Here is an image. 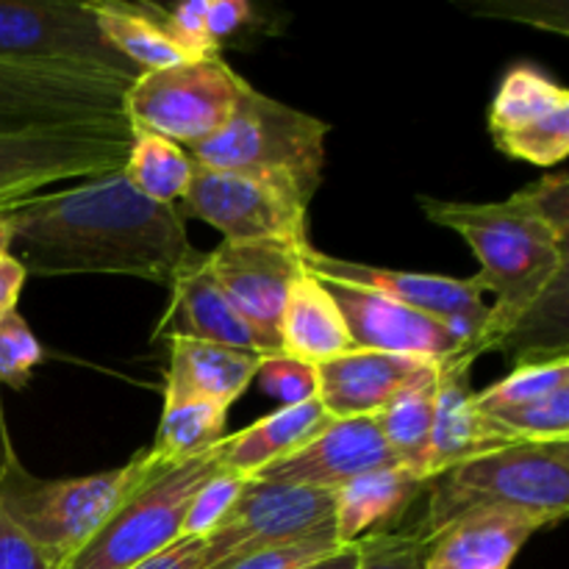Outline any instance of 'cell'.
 Returning <instances> with one entry per match:
<instances>
[{
	"instance_id": "83f0119b",
	"label": "cell",
	"mask_w": 569,
	"mask_h": 569,
	"mask_svg": "<svg viewBox=\"0 0 569 569\" xmlns=\"http://www.w3.org/2000/svg\"><path fill=\"white\" fill-rule=\"evenodd\" d=\"M228 409L211 400H178L164 403L150 459L161 467H178L183 461L203 456L226 439Z\"/></svg>"
},
{
	"instance_id": "8fae6325",
	"label": "cell",
	"mask_w": 569,
	"mask_h": 569,
	"mask_svg": "<svg viewBox=\"0 0 569 569\" xmlns=\"http://www.w3.org/2000/svg\"><path fill=\"white\" fill-rule=\"evenodd\" d=\"M333 531V492L248 478L226 520L203 539V569Z\"/></svg>"
},
{
	"instance_id": "30bf717a",
	"label": "cell",
	"mask_w": 569,
	"mask_h": 569,
	"mask_svg": "<svg viewBox=\"0 0 569 569\" xmlns=\"http://www.w3.org/2000/svg\"><path fill=\"white\" fill-rule=\"evenodd\" d=\"M183 211L220 231L222 242L309 248V203L289 183L194 164Z\"/></svg>"
},
{
	"instance_id": "b9f144b4",
	"label": "cell",
	"mask_w": 569,
	"mask_h": 569,
	"mask_svg": "<svg viewBox=\"0 0 569 569\" xmlns=\"http://www.w3.org/2000/svg\"><path fill=\"white\" fill-rule=\"evenodd\" d=\"M359 559H361L359 542H353V545H342V548H337L333 553L322 556V559L311 561V565L300 569H356L359 567Z\"/></svg>"
},
{
	"instance_id": "d6a6232c",
	"label": "cell",
	"mask_w": 569,
	"mask_h": 569,
	"mask_svg": "<svg viewBox=\"0 0 569 569\" xmlns=\"http://www.w3.org/2000/svg\"><path fill=\"white\" fill-rule=\"evenodd\" d=\"M44 361V348L17 311L0 317V387L22 389Z\"/></svg>"
},
{
	"instance_id": "8d00e7d4",
	"label": "cell",
	"mask_w": 569,
	"mask_h": 569,
	"mask_svg": "<svg viewBox=\"0 0 569 569\" xmlns=\"http://www.w3.org/2000/svg\"><path fill=\"white\" fill-rule=\"evenodd\" d=\"M206 11H209V0H187V3H178L176 9L167 11V31H170V37L176 39V44L189 59L220 56L217 53L220 48L209 37Z\"/></svg>"
},
{
	"instance_id": "f546056e",
	"label": "cell",
	"mask_w": 569,
	"mask_h": 569,
	"mask_svg": "<svg viewBox=\"0 0 569 569\" xmlns=\"http://www.w3.org/2000/svg\"><path fill=\"white\" fill-rule=\"evenodd\" d=\"M569 389V348L567 350H528L517 356L515 370L495 381L483 392H476L478 411L515 409L531 400Z\"/></svg>"
},
{
	"instance_id": "4316f807",
	"label": "cell",
	"mask_w": 569,
	"mask_h": 569,
	"mask_svg": "<svg viewBox=\"0 0 569 569\" xmlns=\"http://www.w3.org/2000/svg\"><path fill=\"white\" fill-rule=\"evenodd\" d=\"M122 176L139 194L161 206L181 203L194 176V161L187 148L170 142L150 131L131 128V150H128Z\"/></svg>"
},
{
	"instance_id": "ba28073f",
	"label": "cell",
	"mask_w": 569,
	"mask_h": 569,
	"mask_svg": "<svg viewBox=\"0 0 569 569\" xmlns=\"http://www.w3.org/2000/svg\"><path fill=\"white\" fill-rule=\"evenodd\" d=\"M131 150L126 117L44 131L0 133V211L37 198L67 178H100L120 172Z\"/></svg>"
},
{
	"instance_id": "603a6c76",
	"label": "cell",
	"mask_w": 569,
	"mask_h": 569,
	"mask_svg": "<svg viewBox=\"0 0 569 569\" xmlns=\"http://www.w3.org/2000/svg\"><path fill=\"white\" fill-rule=\"evenodd\" d=\"M542 522L517 511H481L453 522L426 550L420 569H511Z\"/></svg>"
},
{
	"instance_id": "ffe728a7",
	"label": "cell",
	"mask_w": 569,
	"mask_h": 569,
	"mask_svg": "<svg viewBox=\"0 0 569 569\" xmlns=\"http://www.w3.org/2000/svg\"><path fill=\"white\" fill-rule=\"evenodd\" d=\"M426 478L409 467H378L333 492V533L339 545L398 531L406 511L428 492Z\"/></svg>"
},
{
	"instance_id": "cb8c5ba5",
	"label": "cell",
	"mask_w": 569,
	"mask_h": 569,
	"mask_svg": "<svg viewBox=\"0 0 569 569\" xmlns=\"http://www.w3.org/2000/svg\"><path fill=\"white\" fill-rule=\"evenodd\" d=\"M353 350L342 311L326 283L311 272H300L289 289L281 317V353L317 367Z\"/></svg>"
},
{
	"instance_id": "d6986e66",
	"label": "cell",
	"mask_w": 569,
	"mask_h": 569,
	"mask_svg": "<svg viewBox=\"0 0 569 569\" xmlns=\"http://www.w3.org/2000/svg\"><path fill=\"white\" fill-rule=\"evenodd\" d=\"M478 356L472 350L445 361L437 378V411H433L431 439H428L422 476L433 481L450 467L481 456L487 450L503 448V439L489 431L487 420L476 406V392L470 387V370Z\"/></svg>"
},
{
	"instance_id": "52a82bcc",
	"label": "cell",
	"mask_w": 569,
	"mask_h": 569,
	"mask_svg": "<svg viewBox=\"0 0 569 569\" xmlns=\"http://www.w3.org/2000/svg\"><path fill=\"white\" fill-rule=\"evenodd\" d=\"M242 83L220 56L181 61L139 72L122 98V114L137 131L159 133L189 150L228 126Z\"/></svg>"
},
{
	"instance_id": "7a4b0ae2",
	"label": "cell",
	"mask_w": 569,
	"mask_h": 569,
	"mask_svg": "<svg viewBox=\"0 0 569 569\" xmlns=\"http://www.w3.org/2000/svg\"><path fill=\"white\" fill-rule=\"evenodd\" d=\"M433 226L459 233L481 270L472 283L495 295L472 353L517 348L567 350L569 233L550 226L520 192L500 203H461L420 194Z\"/></svg>"
},
{
	"instance_id": "7bdbcfd3",
	"label": "cell",
	"mask_w": 569,
	"mask_h": 569,
	"mask_svg": "<svg viewBox=\"0 0 569 569\" xmlns=\"http://www.w3.org/2000/svg\"><path fill=\"white\" fill-rule=\"evenodd\" d=\"M9 250H11V228H9V220H6V214L0 211V259L9 256Z\"/></svg>"
},
{
	"instance_id": "e575fe53",
	"label": "cell",
	"mask_w": 569,
	"mask_h": 569,
	"mask_svg": "<svg viewBox=\"0 0 569 569\" xmlns=\"http://www.w3.org/2000/svg\"><path fill=\"white\" fill-rule=\"evenodd\" d=\"M342 545L337 542V533H315V537L298 539V542L276 545V548L259 550V553L242 556V559H233L228 565L214 567V569H300L311 561L322 559V556L333 553Z\"/></svg>"
},
{
	"instance_id": "7c38bea8",
	"label": "cell",
	"mask_w": 569,
	"mask_h": 569,
	"mask_svg": "<svg viewBox=\"0 0 569 569\" xmlns=\"http://www.w3.org/2000/svg\"><path fill=\"white\" fill-rule=\"evenodd\" d=\"M133 81L31 70L0 61V133L114 120Z\"/></svg>"
},
{
	"instance_id": "ab89813d",
	"label": "cell",
	"mask_w": 569,
	"mask_h": 569,
	"mask_svg": "<svg viewBox=\"0 0 569 569\" xmlns=\"http://www.w3.org/2000/svg\"><path fill=\"white\" fill-rule=\"evenodd\" d=\"M250 17V6L242 0H209V11H206V26H209V37L220 48L226 37H231L237 28H242Z\"/></svg>"
},
{
	"instance_id": "6da1fadb",
	"label": "cell",
	"mask_w": 569,
	"mask_h": 569,
	"mask_svg": "<svg viewBox=\"0 0 569 569\" xmlns=\"http://www.w3.org/2000/svg\"><path fill=\"white\" fill-rule=\"evenodd\" d=\"M3 214L9 256L33 276H133L170 287L200 256L181 211L139 194L122 170L37 194Z\"/></svg>"
},
{
	"instance_id": "e0dca14e",
	"label": "cell",
	"mask_w": 569,
	"mask_h": 569,
	"mask_svg": "<svg viewBox=\"0 0 569 569\" xmlns=\"http://www.w3.org/2000/svg\"><path fill=\"white\" fill-rule=\"evenodd\" d=\"M398 459L383 442L372 417L331 420L317 437L300 445L276 465L256 472V481L287 483V487L337 492L353 478L378 467H395Z\"/></svg>"
},
{
	"instance_id": "ee69618b",
	"label": "cell",
	"mask_w": 569,
	"mask_h": 569,
	"mask_svg": "<svg viewBox=\"0 0 569 569\" xmlns=\"http://www.w3.org/2000/svg\"><path fill=\"white\" fill-rule=\"evenodd\" d=\"M0 422H3V420H0ZM0 437H3V426H0Z\"/></svg>"
},
{
	"instance_id": "60d3db41",
	"label": "cell",
	"mask_w": 569,
	"mask_h": 569,
	"mask_svg": "<svg viewBox=\"0 0 569 569\" xmlns=\"http://www.w3.org/2000/svg\"><path fill=\"white\" fill-rule=\"evenodd\" d=\"M26 267L14 256H3L0 259V317L17 311V300H20L22 287H26Z\"/></svg>"
},
{
	"instance_id": "9c48e42d",
	"label": "cell",
	"mask_w": 569,
	"mask_h": 569,
	"mask_svg": "<svg viewBox=\"0 0 569 569\" xmlns=\"http://www.w3.org/2000/svg\"><path fill=\"white\" fill-rule=\"evenodd\" d=\"M0 61L70 76H139L98 31L87 0H0Z\"/></svg>"
},
{
	"instance_id": "484cf974",
	"label": "cell",
	"mask_w": 569,
	"mask_h": 569,
	"mask_svg": "<svg viewBox=\"0 0 569 569\" xmlns=\"http://www.w3.org/2000/svg\"><path fill=\"white\" fill-rule=\"evenodd\" d=\"M94 26L106 42L137 72L164 70V67L192 61L167 31V11L150 3L126 0H87Z\"/></svg>"
},
{
	"instance_id": "f1b7e54d",
	"label": "cell",
	"mask_w": 569,
	"mask_h": 569,
	"mask_svg": "<svg viewBox=\"0 0 569 569\" xmlns=\"http://www.w3.org/2000/svg\"><path fill=\"white\" fill-rule=\"evenodd\" d=\"M437 378L439 372H433V376L411 383L372 417L398 465L409 467L420 478H426L422 476V461H426L433 411H437Z\"/></svg>"
},
{
	"instance_id": "9a60e30c",
	"label": "cell",
	"mask_w": 569,
	"mask_h": 569,
	"mask_svg": "<svg viewBox=\"0 0 569 569\" xmlns=\"http://www.w3.org/2000/svg\"><path fill=\"white\" fill-rule=\"evenodd\" d=\"M489 131L509 159L561 164L569 153V92L537 67H511L489 106Z\"/></svg>"
},
{
	"instance_id": "4dcf8cb0",
	"label": "cell",
	"mask_w": 569,
	"mask_h": 569,
	"mask_svg": "<svg viewBox=\"0 0 569 569\" xmlns=\"http://www.w3.org/2000/svg\"><path fill=\"white\" fill-rule=\"evenodd\" d=\"M483 420L503 442H569V389L515 409L489 411Z\"/></svg>"
},
{
	"instance_id": "7402d4cb",
	"label": "cell",
	"mask_w": 569,
	"mask_h": 569,
	"mask_svg": "<svg viewBox=\"0 0 569 569\" xmlns=\"http://www.w3.org/2000/svg\"><path fill=\"white\" fill-rule=\"evenodd\" d=\"M170 337H187L259 353L248 326L239 320V315L206 270L203 253L172 278L170 303L156 328V339Z\"/></svg>"
},
{
	"instance_id": "836d02e7",
	"label": "cell",
	"mask_w": 569,
	"mask_h": 569,
	"mask_svg": "<svg viewBox=\"0 0 569 569\" xmlns=\"http://www.w3.org/2000/svg\"><path fill=\"white\" fill-rule=\"evenodd\" d=\"M261 389L278 400V409H292L317 400V370L306 361L289 356H264L259 365Z\"/></svg>"
},
{
	"instance_id": "d590c367",
	"label": "cell",
	"mask_w": 569,
	"mask_h": 569,
	"mask_svg": "<svg viewBox=\"0 0 569 569\" xmlns=\"http://www.w3.org/2000/svg\"><path fill=\"white\" fill-rule=\"evenodd\" d=\"M361 559L356 569H420L428 542L415 531H392L361 539Z\"/></svg>"
},
{
	"instance_id": "4fadbf2b",
	"label": "cell",
	"mask_w": 569,
	"mask_h": 569,
	"mask_svg": "<svg viewBox=\"0 0 569 569\" xmlns=\"http://www.w3.org/2000/svg\"><path fill=\"white\" fill-rule=\"evenodd\" d=\"M300 264L306 272L333 283H353V287L370 289L383 298L403 303L431 320L442 322L456 339L476 348L483 326L489 317V303H483L481 289L472 278H448L426 276V272H403L389 267L361 264V261L337 259V256L320 253L309 244L300 253Z\"/></svg>"
},
{
	"instance_id": "ac0fdd59",
	"label": "cell",
	"mask_w": 569,
	"mask_h": 569,
	"mask_svg": "<svg viewBox=\"0 0 569 569\" xmlns=\"http://www.w3.org/2000/svg\"><path fill=\"white\" fill-rule=\"evenodd\" d=\"M437 361L411 356L350 350L317 365V400L331 420L376 417L395 395L439 372Z\"/></svg>"
},
{
	"instance_id": "5b68a950",
	"label": "cell",
	"mask_w": 569,
	"mask_h": 569,
	"mask_svg": "<svg viewBox=\"0 0 569 569\" xmlns=\"http://www.w3.org/2000/svg\"><path fill=\"white\" fill-rule=\"evenodd\" d=\"M328 131V122L278 103L244 81L228 126L187 153L206 170L248 172L289 183L311 203L326 170Z\"/></svg>"
},
{
	"instance_id": "d4e9b609",
	"label": "cell",
	"mask_w": 569,
	"mask_h": 569,
	"mask_svg": "<svg viewBox=\"0 0 569 569\" xmlns=\"http://www.w3.org/2000/svg\"><path fill=\"white\" fill-rule=\"evenodd\" d=\"M328 422L331 417L326 415L320 400H309V403L292 406V409H278L217 442V461L222 470L253 478L259 470L276 465L278 459L317 437Z\"/></svg>"
},
{
	"instance_id": "74e56055",
	"label": "cell",
	"mask_w": 569,
	"mask_h": 569,
	"mask_svg": "<svg viewBox=\"0 0 569 569\" xmlns=\"http://www.w3.org/2000/svg\"><path fill=\"white\" fill-rule=\"evenodd\" d=\"M0 569H59L0 506Z\"/></svg>"
},
{
	"instance_id": "277c9868",
	"label": "cell",
	"mask_w": 569,
	"mask_h": 569,
	"mask_svg": "<svg viewBox=\"0 0 569 569\" xmlns=\"http://www.w3.org/2000/svg\"><path fill=\"white\" fill-rule=\"evenodd\" d=\"M159 470H170L139 450L126 467L83 478H37L22 467L9 439L0 437V506L14 526L53 561L64 565L92 539L106 517Z\"/></svg>"
},
{
	"instance_id": "1f68e13d",
	"label": "cell",
	"mask_w": 569,
	"mask_h": 569,
	"mask_svg": "<svg viewBox=\"0 0 569 569\" xmlns=\"http://www.w3.org/2000/svg\"><path fill=\"white\" fill-rule=\"evenodd\" d=\"M248 476H239L233 470H217L214 476L200 483L187 506V515L181 522V539H206L233 509L237 498L242 495Z\"/></svg>"
},
{
	"instance_id": "2e32d148",
	"label": "cell",
	"mask_w": 569,
	"mask_h": 569,
	"mask_svg": "<svg viewBox=\"0 0 569 569\" xmlns=\"http://www.w3.org/2000/svg\"><path fill=\"white\" fill-rule=\"evenodd\" d=\"M322 283L342 311L353 350L411 356V359L437 361V365H445L470 350L442 322L431 320L409 306L395 303L383 295L353 287V283Z\"/></svg>"
},
{
	"instance_id": "3957f363",
	"label": "cell",
	"mask_w": 569,
	"mask_h": 569,
	"mask_svg": "<svg viewBox=\"0 0 569 569\" xmlns=\"http://www.w3.org/2000/svg\"><path fill=\"white\" fill-rule=\"evenodd\" d=\"M426 517L411 531L428 545L481 511H517L545 528L569 511V442H511L450 467L428 483Z\"/></svg>"
},
{
	"instance_id": "f35d334b",
	"label": "cell",
	"mask_w": 569,
	"mask_h": 569,
	"mask_svg": "<svg viewBox=\"0 0 569 569\" xmlns=\"http://www.w3.org/2000/svg\"><path fill=\"white\" fill-rule=\"evenodd\" d=\"M131 569H203V539H178Z\"/></svg>"
},
{
	"instance_id": "5bb4252c",
	"label": "cell",
	"mask_w": 569,
	"mask_h": 569,
	"mask_svg": "<svg viewBox=\"0 0 569 569\" xmlns=\"http://www.w3.org/2000/svg\"><path fill=\"white\" fill-rule=\"evenodd\" d=\"M203 264L248 326L256 350L261 356H281V317L289 289L303 272L300 253L281 244L222 242L203 253Z\"/></svg>"
},
{
	"instance_id": "8992f818",
	"label": "cell",
	"mask_w": 569,
	"mask_h": 569,
	"mask_svg": "<svg viewBox=\"0 0 569 569\" xmlns=\"http://www.w3.org/2000/svg\"><path fill=\"white\" fill-rule=\"evenodd\" d=\"M214 448L150 476L59 569H131L178 542L189 500L220 470Z\"/></svg>"
},
{
	"instance_id": "44dd1931",
	"label": "cell",
	"mask_w": 569,
	"mask_h": 569,
	"mask_svg": "<svg viewBox=\"0 0 569 569\" xmlns=\"http://www.w3.org/2000/svg\"><path fill=\"white\" fill-rule=\"evenodd\" d=\"M170 367L164 378V403L178 400H211L231 409L244 389L256 381L264 356L228 345L198 342L187 337H170Z\"/></svg>"
}]
</instances>
